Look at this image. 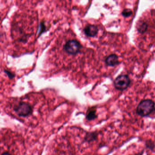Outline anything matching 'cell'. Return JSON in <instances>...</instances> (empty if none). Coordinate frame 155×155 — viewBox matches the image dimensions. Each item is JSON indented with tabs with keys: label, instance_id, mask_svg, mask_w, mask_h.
<instances>
[{
	"label": "cell",
	"instance_id": "cell-14",
	"mask_svg": "<svg viewBox=\"0 0 155 155\" xmlns=\"http://www.w3.org/2000/svg\"><path fill=\"white\" fill-rule=\"evenodd\" d=\"M2 155H12L11 154L9 153H4L2 154Z\"/></svg>",
	"mask_w": 155,
	"mask_h": 155
},
{
	"label": "cell",
	"instance_id": "cell-11",
	"mask_svg": "<svg viewBox=\"0 0 155 155\" xmlns=\"http://www.w3.org/2000/svg\"><path fill=\"white\" fill-rule=\"evenodd\" d=\"M4 72L7 75V76H8V78L10 80H12V79H14L15 77V73L11 72V71H9V70H4Z\"/></svg>",
	"mask_w": 155,
	"mask_h": 155
},
{
	"label": "cell",
	"instance_id": "cell-12",
	"mask_svg": "<svg viewBox=\"0 0 155 155\" xmlns=\"http://www.w3.org/2000/svg\"><path fill=\"white\" fill-rule=\"evenodd\" d=\"M132 12L131 10L128 9H125L123 12H122V14H123V16L124 17H127L130 16V15H132Z\"/></svg>",
	"mask_w": 155,
	"mask_h": 155
},
{
	"label": "cell",
	"instance_id": "cell-1",
	"mask_svg": "<svg viewBox=\"0 0 155 155\" xmlns=\"http://www.w3.org/2000/svg\"><path fill=\"white\" fill-rule=\"evenodd\" d=\"M155 111V103L151 99H145L141 101L136 109L137 114L143 117L148 116Z\"/></svg>",
	"mask_w": 155,
	"mask_h": 155
},
{
	"label": "cell",
	"instance_id": "cell-2",
	"mask_svg": "<svg viewBox=\"0 0 155 155\" xmlns=\"http://www.w3.org/2000/svg\"><path fill=\"white\" fill-rule=\"evenodd\" d=\"M14 110L17 115L21 117H26L31 114L33 109L30 104L21 102L14 107Z\"/></svg>",
	"mask_w": 155,
	"mask_h": 155
},
{
	"label": "cell",
	"instance_id": "cell-3",
	"mask_svg": "<svg viewBox=\"0 0 155 155\" xmlns=\"http://www.w3.org/2000/svg\"><path fill=\"white\" fill-rule=\"evenodd\" d=\"M130 83V79L129 76L126 75H122L117 76L115 80L114 86L117 90H125L129 86Z\"/></svg>",
	"mask_w": 155,
	"mask_h": 155
},
{
	"label": "cell",
	"instance_id": "cell-9",
	"mask_svg": "<svg viewBox=\"0 0 155 155\" xmlns=\"http://www.w3.org/2000/svg\"><path fill=\"white\" fill-rule=\"evenodd\" d=\"M147 24L146 22H141L139 25H138V32H140V33H143L145 32H146L147 30Z\"/></svg>",
	"mask_w": 155,
	"mask_h": 155
},
{
	"label": "cell",
	"instance_id": "cell-8",
	"mask_svg": "<svg viewBox=\"0 0 155 155\" xmlns=\"http://www.w3.org/2000/svg\"><path fill=\"white\" fill-rule=\"evenodd\" d=\"M97 137V134L95 133H89L85 136V140L87 142H91L94 141Z\"/></svg>",
	"mask_w": 155,
	"mask_h": 155
},
{
	"label": "cell",
	"instance_id": "cell-10",
	"mask_svg": "<svg viewBox=\"0 0 155 155\" xmlns=\"http://www.w3.org/2000/svg\"><path fill=\"white\" fill-rule=\"evenodd\" d=\"M145 146L147 148L151 150H153L155 147L154 143L152 140H147L146 142Z\"/></svg>",
	"mask_w": 155,
	"mask_h": 155
},
{
	"label": "cell",
	"instance_id": "cell-4",
	"mask_svg": "<svg viewBox=\"0 0 155 155\" xmlns=\"http://www.w3.org/2000/svg\"><path fill=\"white\" fill-rule=\"evenodd\" d=\"M80 43L76 40L68 41L64 45V50L69 54L75 55L79 52L81 49Z\"/></svg>",
	"mask_w": 155,
	"mask_h": 155
},
{
	"label": "cell",
	"instance_id": "cell-7",
	"mask_svg": "<svg viewBox=\"0 0 155 155\" xmlns=\"http://www.w3.org/2000/svg\"><path fill=\"white\" fill-rule=\"evenodd\" d=\"M97 117V115L96 114V111L95 108L94 107L89 109L87 111L86 114V119L88 121H92L94 120Z\"/></svg>",
	"mask_w": 155,
	"mask_h": 155
},
{
	"label": "cell",
	"instance_id": "cell-13",
	"mask_svg": "<svg viewBox=\"0 0 155 155\" xmlns=\"http://www.w3.org/2000/svg\"><path fill=\"white\" fill-rule=\"evenodd\" d=\"M143 151H142V152H140V153H138L136 154L135 155H143Z\"/></svg>",
	"mask_w": 155,
	"mask_h": 155
},
{
	"label": "cell",
	"instance_id": "cell-5",
	"mask_svg": "<svg viewBox=\"0 0 155 155\" xmlns=\"http://www.w3.org/2000/svg\"><path fill=\"white\" fill-rule=\"evenodd\" d=\"M86 35L89 37H94L97 34L98 29L96 25H88L84 29Z\"/></svg>",
	"mask_w": 155,
	"mask_h": 155
},
{
	"label": "cell",
	"instance_id": "cell-6",
	"mask_svg": "<svg viewBox=\"0 0 155 155\" xmlns=\"http://www.w3.org/2000/svg\"><path fill=\"white\" fill-rule=\"evenodd\" d=\"M105 62L108 66H114L118 64V57L116 54H112L107 57Z\"/></svg>",
	"mask_w": 155,
	"mask_h": 155
}]
</instances>
